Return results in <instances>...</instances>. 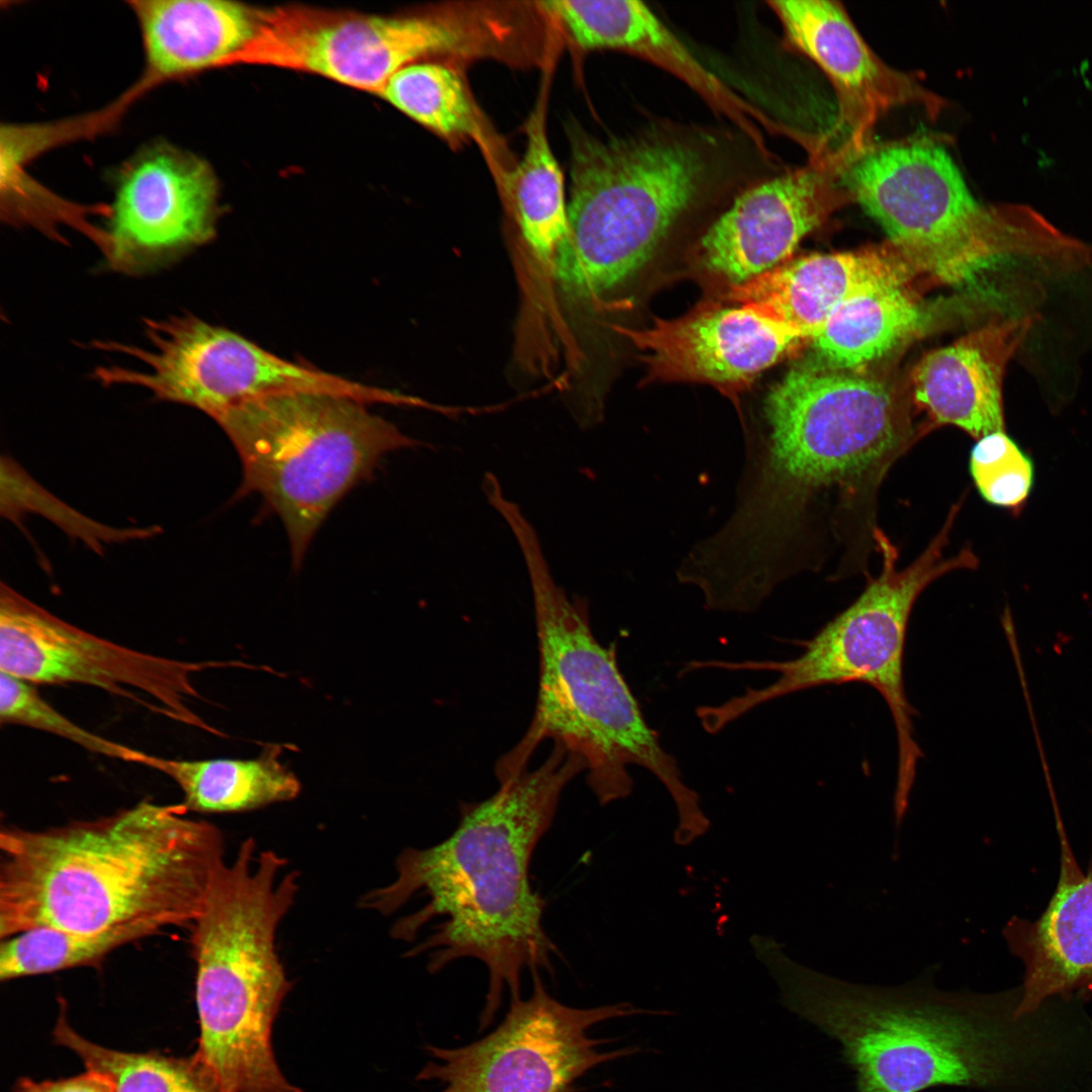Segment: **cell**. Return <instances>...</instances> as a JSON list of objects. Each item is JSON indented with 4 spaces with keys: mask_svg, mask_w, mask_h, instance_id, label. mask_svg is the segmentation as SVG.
Listing matches in <instances>:
<instances>
[{
    "mask_svg": "<svg viewBox=\"0 0 1092 1092\" xmlns=\"http://www.w3.org/2000/svg\"><path fill=\"white\" fill-rule=\"evenodd\" d=\"M226 861L222 834L186 806L142 801L113 815L0 832V939L190 927Z\"/></svg>",
    "mask_w": 1092,
    "mask_h": 1092,
    "instance_id": "4",
    "label": "cell"
},
{
    "mask_svg": "<svg viewBox=\"0 0 1092 1092\" xmlns=\"http://www.w3.org/2000/svg\"><path fill=\"white\" fill-rule=\"evenodd\" d=\"M379 96L440 135L484 139L462 78L446 65H408L388 80Z\"/></svg>",
    "mask_w": 1092,
    "mask_h": 1092,
    "instance_id": "28",
    "label": "cell"
},
{
    "mask_svg": "<svg viewBox=\"0 0 1092 1092\" xmlns=\"http://www.w3.org/2000/svg\"><path fill=\"white\" fill-rule=\"evenodd\" d=\"M959 507H952L940 532L923 553L902 569L896 566V547L878 528L874 538L882 557L880 573L868 581L850 606L802 643L804 649L799 656L784 661H697L698 669L779 674L766 687L748 688L721 704L699 707L697 716L703 729L717 733L767 702L808 689L848 682L868 685L884 699L895 726L898 762L893 811L895 824L901 825L922 757L913 725L917 713L908 700L903 675L908 623L915 602L932 581L976 563L968 549L949 558L943 556Z\"/></svg>",
    "mask_w": 1092,
    "mask_h": 1092,
    "instance_id": "8",
    "label": "cell"
},
{
    "mask_svg": "<svg viewBox=\"0 0 1092 1092\" xmlns=\"http://www.w3.org/2000/svg\"><path fill=\"white\" fill-rule=\"evenodd\" d=\"M220 665L123 646L59 618L1 583L0 671L34 686L93 687L183 725L219 734L189 704L201 698L193 675Z\"/></svg>",
    "mask_w": 1092,
    "mask_h": 1092,
    "instance_id": "13",
    "label": "cell"
},
{
    "mask_svg": "<svg viewBox=\"0 0 1092 1092\" xmlns=\"http://www.w3.org/2000/svg\"><path fill=\"white\" fill-rule=\"evenodd\" d=\"M299 875L244 840L216 875L189 927L196 967L197 1053L228 1092H302L282 1073L272 1029L290 990L276 946Z\"/></svg>",
    "mask_w": 1092,
    "mask_h": 1092,
    "instance_id": "7",
    "label": "cell"
},
{
    "mask_svg": "<svg viewBox=\"0 0 1092 1092\" xmlns=\"http://www.w3.org/2000/svg\"><path fill=\"white\" fill-rule=\"evenodd\" d=\"M215 176L201 159L150 148L121 172L107 213L106 266L144 275L209 243L218 216Z\"/></svg>",
    "mask_w": 1092,
    "mask_h": 1092,
    "instance_id": "15",
    "label": "cell"
},
{
    "mask_svg": "<svg viewBox=\"0 0 1092 1092\" xmlns=\"http://www.w3.org/2000/svg\"><path fill=\"white\" fill-rule=\"evenodd\" d=\"M749 940L780 1002L839 1042L857 1092H1092V1016L1082 997L1020 1013V986L943 991L932 968L900 986L856 984L797 963L772 936Z\"/></svg>",
    "mask_w": 1092,
    "mask_h": 1092,
    "instance_id": "1",
    "label": "cell"
},
{
    "mask_svg": "<svg viewBox=\"0 0 1092 1092\" xmlns=\"http://www.w3.org/2000/svg\"><path fill=\"white\" fill-rule=\"evenodd\" d=\"M531 975V995L512 999L505 1019L489 1034L457 1049L427 1045L436 1061L417 1078L440 1082L445 1086L441 1092H570L593 1068L641 1051L632 1045L601 1053L598 1046L614 1039L589 1037V1028L618 1017L669 1015L627 1002L570 1007L548 993L538 971Z\"/></svg>",
    "mask_w": 1092,
    "mask_h": 1092,
    "instance_id": "12",
    "label": "cell"
},
{
    "mask_svg": "<svg viewBox=\"0 0 1092 1092\" xmlns=\"http://www.w3.org/2000/svg\"><path fill=\"white\" fill-rule=\"evenodd\" d=\"M766 432L751 445L736 508L715 534L719 555L739 572L777 576L796 566L816 516L873 520L878 489L914 444L890 388L817 362L793 367L768 391Z\"/></svg>",
    "mask_w": 1092,
    "mask_h": 1092,
    "instance_id": "3",
    "label": "cell"
},
{
    "mask_svg": "<svg viewBox=\"0 0 1092 1092\" xmlns=\"http://www.w3.org/2000/svg\"><path fill=\"white\" fill-rule=\"evenodd\" d=\"M786 44L812 60L831 82L837 115L821 142L847 165L872 145L879 118L898 106L917 105L936 118L945 101L912 74L893 69L879 58L839 2L769 1Z\"/></svg>",
    "mask_w": 1092,
    "mask_h": 1092,
    "instance_id": "16",
    "label": "cell"
},
{
    "mask_svg": "<svg viewBox=\"0 0 1092 1092\" xmlns=\"http://www.w3.org/2000/svg\"><path fill=\"white\" fill-rule=\"evenodd\" d=\"M812 254L730 285L727 299L812 340L846 301L905 285L911 265L898 251Z\"/></svg>",
    "mask_w": 1092,
    "mask_h": 1092,
    "instance_id": "20",
    "label": "cell"
},
{
    "mask_svg": "<svg viewBox=\"0 0 1092 1092\" xmlns=\"http://www.w3.org/2000/svg\"><path fill=\"white\" fill-rule=\"evenodd\" d=\"M843 182L911 267L947 285H971L1012 257L1053 259L1068 247L1034 209L978 201L944 147L929 140L872 145Z\"/></svg>",
    "mask_w": 1092,
    "mask_h": 1092,
    "instance_id": "10",
    "label": "cell"
},
{
    "mask_svg": "<svg viewBox=\"0 0 1092 1092\" xmlns=\"http://www.w3.org/2000/svg\"><path fill=\"white\" fill-rule=\"evenodd\" d=\"M567 231L553 257L559 286L595 298L631 278L701 206L768 177L772 162L745 133L653 121L624 136L570 129Z\"/></svg>",
    "mask_w": 1092,
    "mask_h": 1092,
    "instance_id": "5",
    "label": "cell"
},
{
    "mask_svg": "<svg viewBox=\"0 0 1092 1092\" xmlns=\"http://www.w3.org/2000/svg\"><path fill=\"white\" fill-rule=\"evenodd\" d=\"M528 572L539 643V687L531 724L496 762L504 783L527 769L538 745L563 744L586 765V782L602 806L628 797L631 764L653 774L677 813L675 834L704 835L711 821L699 794L684 781L675 758L660 745L620 671L616 646L602 645L590 626L588 605L570 598L553 578L534 527L514 534Z\"/></svg>",
    "mask_w": 1092,
    "mask_h": 1092,
    "instance_id": "6",
    "label": "cell"
},
{
    "mask_svg": "<svg viewBox=\"0 0 1092 1092\" xmlns=\"http://www.w3.org/2000/svg\"><path fill=\"white\" fill-rule=\"evenodd\" d=\"M969 469L982 497L991 505L1017 509L1033 484V463L1004 431L979 439L970 452Z\"/></svg>",
    "mask_w": 1092,
    "mask_h": 1092,
    "instance_id": "32",
    "label": "cell"
},
{
    "mask_svg": "<svg viewBox=\"0 0 1092 1092\" xmlns=\"http://www.w3.org/2000/svg\"><path fill=\"white\" fill-rule=\"evenodd\" d=\"M55 1042L74 1052L86 1069L109 1077L116 1092H228L211 1067L195 1054L178 1058L157 1052L125 1053L98 1045L74 1030L60 1002Z\"/></svg>",
    "mask_w": 1092,
    "mask_h": 1092,
    "instance_id": "27",
    "label": "cell"
},
{
    "mask_svg": "<svg viewBox=\"0 0 1092 1092\" xmlns=\"http://www.w3.org/2000/svg\"><path fill=\"white\" fill-rule=\"evenodd\" d=\"M0 720L64 738L90 752L143 765L148 753L78 725L59 712L34 685L0 671Z\"/></svg>",
    "mask_w": 1092,
    "mask_h": 1092,
    "instance_id": "30",
    "label": "cell"
},
{
    "mask_svg": "<svg viewBox=\"0 0 1092 1092\" xmlns=\"http://www.w3.org/2000/svg\"><path fill=\"white\" fill-rule=\"evenodd\" d=\"M1033 323L1032 315L1011 320L925 355L912 382L915 401L930 421L975 439L1003 431L1004 369Z\"/></svg>",
    "mask_w": 1092,
    "mask_h": 1092,
    "instance_id": "22",
    "label": "cell"
},
{
    "mask_svg": "<svg viewBox=\"0 0 1092 1092\" xmlns=\"http://www.w3.org/2000/svg\"><path fill=\"white\" fill-rule=\"evenodd\" d=\"M922 318L905 285L856 296L839 306L811 340L816 362L843 371L863 367L908 338Z\"/></svg>",
    "mask_w": 1092,
    "mask_h": 1092,
    "instance_id": "25",
    "label": "cell"
},
{
    "mask_svg": "<svg viewBox=\"0 0 1092 1092\" xmlns=\"http://www.w3.org/2000/svg\"><path fill=\"white\" fill-rule=\"evenodd\" d=\"M149 70L162 77L229 65L252 40L258 9L221 0H148L132 6Z\"/></svg>",
    "mask_w": 1092,
    "mask_h": 1092,
    "instance_id": "23",
    "label": "cell"
},
{
    "mask_svg": "<svg viewBox=\"0 0 1092 1092\" xmlns=\"http://www.w3.org/2000/svg\"><path fill=\"white\" fill-rule=\"evenodd\" d=\"M146 347L94 341L93 348L121 354L140 364L98 366L103 386L144 388L161 401L196 408L213 421L231 407L260 395L317 390L386 403L389 391L283 359L240 334L191 313L145 318Z\"/></svg>",
    "mask_w": 1092,
    "mask_h": 1092,
    "instance_id": "11",
    "label": "cell"
},
{
    "mask_svg": "<svg viewBox=\"0 0 1092 1092\" xmlns=\"http://www.w3.org/2000/svg\"><path fill=\"white\" fill-rule=\"evenodd\" d=\"M147 936L138 929L78 933L52 927L30 928L1 939L0 980L97 965L118 947Z\"/></svg>",
    "mask_w": 1092,
    "mask_h": 1092,
    "instance_id": "29",
    "label": "cell"
},
{
    "mask_svg": "<svg viewBox=\"0 0 1092 1092\" xmlns=\"http://www.w3.org/2000/svg\"><path fill=\"white\" fill-rule=\"evenodd\" d=\"M367 404L328 391H279L214 420L242 464L237 495H260L281 520L294 568L334 507L387 454L424 446Z\"/></svg>",
    "mask_w": 1092,
    "mask_h": 1092,
    "instance_id": "9",
    "label": "cell"
},
{
    "mask_svg": "<svg viewBox=\"0 0 1092 1092\" xmlns=\"http://www.w3.org/2000/svg\"><path fill=\"white\" fill-rule=\"evenodd\" d=\"M526 150L508 182L522 235L543 262L553 261L567 231L564 177L549 145L541 102L526 125Z\"/></svg>",
    "mask_w": 1092,
    "mask_h": 1092,
    "instance_id": "26",
    "label": "cell"
},
{
    "mask_svg": "<svg viewBox=\"0 0 1092 1092\" xmlns=\"http://www.w3.org/2000/svg\"><path fill=\"white\" fill-rule=\"evenodd\" d=\"M644 352L646 380L713 385L735 402L765 369L806 340L749 308L703 302L672 320L624 330Z\"/></svg>",
    "mask_w": 1092,
    "mask_h": 1092,
    "instance_id": "18",
    "label": "cell"
},
{
    "mask_svg": "<svg viewBox=\"0 0 1092 1092\" xmlns=\"http://www.w3.org/2000/svg\"><path fill=\"white\" fill-rule=\"evenodd\" d=\"M583 50H617L648 61L684 81L734 127L756 144L764 139L756 122L761 112L709 71L643 2L637 0H550L538 3Z\"/></svg>",
    "mask_w": 1092,
    "mask_h": 1092,
    "instance_id": "21",
    "label": "cell"
},
{
    "mask_svg": "<svg viewBox=\"0 0 1092 1092\" xmlns=\"http://www.w3.org/2000/svg\"><path fill=\"white\" fill-rule=\"evenodd\" d=\"M473 40L468 25L453 16L276 7L258 9L254 37L229 65L313 73L380 95L402 68L435 54H464Z\"/></svg>",
    "mask_w": 1092,
    "mask_h": 1092,
    "instance_id": "14",
    "label": "cell"
},
{
    "mask_svg": "<svg viewBox=\"0 0 1092 1092\" xmlns=\"http://www.w3.org/2000/svg\"><path fill=\"white\" fill-rule=\"evenodd\" d=\"M2 481L6 482H2V486H6L7 493L6 500H2L6 507L2 510L17 504V508L7 514L9 519L16 511L41 514L97 552L102 550L104 543L147 539L158 533L157 527L118 529L83 516L43 489L10 458L2 459Z\"/></svg>",
    "mask_w": 1092,
    "mask_h": 1092,
    "instance_id": "31",
    "label": "cell"
},
{
    "mask_svg": "<svg viewBox=\"0 0 1092 1092\" xmlns=\"http://www.w3.org/2000/svg\"><path fill=\"white\" fill-rule=\"evenodd\" d=\"M1060 874L1042 913L1012 917L1003 928L1010 952L1024 967L1019 1012L1058 996L1092 993V859L1083 872L1060 817Z\"/></svg>",
    "mask_w": 1092,
    "mask_h": 1092,
    "instance_id": "19",
    "label": "cell"
},
{
    "mask_svg": "<svg viewBox=\"0 0 1092 1092\" xmlns=\"http://www.w3.org/2000/svg\"><path fill=\"white\" fill-rule=\"evenodd\" d=\"M586 766L561 743L546 760L499 783L489 798L463 803L456 829L427 848H406L396 858V876L367 892L360 906L392 915L412 899L424 905L391 928L397 940L412 941L436 918L431 934L407 954H426L430 973L472 958L488 971V991L480 1029L496 1014L508 989L521 997V975L552 973L559 954L543 926L545 901L529 881L532 854L551 827L565 787Z\"/></svg>",
    "mask_w": 1092,
    "mask_h": 1092,
    "instance_id": "2",
    "label": "cell"
},
{
    "mask_svg": "<svg viewBox=\"0 0 1092 1092\" xmlns=\"http://www.w3.org/2000/svg\"><path fill=\"white\" fill-rule=\"evenodd\" d=\"M146 766L169 777L189 812L236 813L293 800L297 778L275 751L254 759H172L150 754Z\"/></svg>",
    "mask_w": 1092,
    "mask_h": 1092,
    "instance_id": "24",
    "label": "cell"
},
{
    "mask_svg": "<svg viewBox=\"0 0 1092 1092\" xmlns=\"http://www.w3.org/2000/svg\"><path fill=\"white\" fill-rule=\"evenodd\" d=\"M13 1092H116L112 1080L106 1075L86 1069V1072L60 1080L36 1082L29 1078H20Z\"/></svg>",
    "mask_w": 1092,
    "mask_h": 1092,
    "instance_id": "33",
    "label": "cell"
},
{
    "mask_svg": "<svg viewBox=\"0 0 1092 1092\" xmlns=\"http://www.w3.org/2000/svg\"><path fill=\"white\" fill-rule=\"evenodd\" d=\"M845 169L829 150L815 146L804 166L745 188L700 239L701 263L735 285L788 261L804 237L853 201Z\"/></svg>",
    "mask_w": 1092,
    "mask_h": 1092,
    "instance_id": "17",
    "label": "cell"
}]
</instances>
